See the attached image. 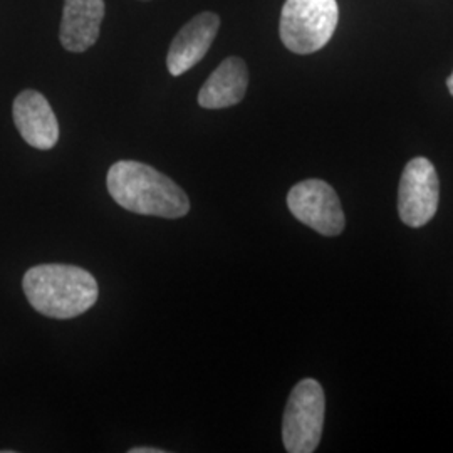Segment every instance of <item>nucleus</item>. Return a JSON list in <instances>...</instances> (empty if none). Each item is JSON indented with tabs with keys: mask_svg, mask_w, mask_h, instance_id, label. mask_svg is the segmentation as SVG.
I'll list each match as a JSON object with an SVG mask.
<instances>
[{
	"mask_svg": "<svg viewBox=\"0 0 453 453\" xmlns=\"http://www.w3.org/2000/svg\"><path fill=\"white\" fill-rule=\"evenodd\" d=\"M106 185L119 207L138 215L181 219L190 211V200L179 185L146 163H114Z\"/></svg>",
	"mask_w": 453,
	"mask_h": 453,
	"instance_id": "obj_1",
	"label": "nucleus"
},
{
	"mask_svg": "<svg viewBox=\"0 0 453 453\" xmlns=\"http://www.w3.org/2000/svg\"><path fill=\"white\" fill-rule=\"evenodd\" d=\"M22 289L37 312L54 319L81 316L99 296L95 275L67 264L35 265L24 275Z\"/></svg>",
	"mask_w": 453,
	"mask_h": 453,
	"instance_id": "obj_2",
	"label": "nucleus"
},
{
	"mask_svg": "<svg viewBox=\"0 0 453 453\" xmlns=\"http://www.w3.org/2000/svg\"><path fill=\"white\" fill-rule=\"evenodd\" d=\"M338 20L336 0H286L279 34L294 54H312L331 41Z\"/></svg>",
	"mask_w": 453,
	"mask_h": 453,
	"instance_id": "obj_3",
	"label": "nucleus"
},
{
	"mask_svg": "<svg viewBox=\"0 0 453 453\" xmlns=\"http://www.w3.org/2000/svg\"><path fill=\"white\" fill-rule=\"evenodd\" d=\"M326 398L323 387L306 378L299 381L288 400L282 420V441L289 453H312L323 435Z\"/></svg>",
	"mask_w": 453,
	"mask_h": 453,
	"instance_id": "obj_4",
	"label": "nucleus"
},
{
	"mask_svg": "<svg viewBox=\"0 0 453 453\" xmlns=\"http://www.w3.org/2000/svg\"><path fill=\"white\" fill-rule=\"evenodd\" d=\"M292 215L326 237H336L344 230V211L334 188L323 180L299 181L288 194Z\"/></svg>",
	"mask_w": 453,
	"mask_h": 453,
	"instance_id": "obj_5",
	"label": "nucleus"
},
{
	"mask_svg": "<svg viewBox=\"0 0 453 453\" xmlns=\"http://www.w3.org/2000/svg\"><path fill=\"white\" fill-rule=\"evenodd\" d=\"M440 181L434 163L423 157L410 160L398 188V213L413 228L426 226L437 213Z\"/></svg>",
	"mask_w": 453,
	"mask_h": 453,
	"instance_id": "obj_6",
	"label": "nucleus"
},
{
	"mask_svg": "<svg viewBox=\"0 0 453 453\" xmlns=\"http://www.w3.org/2000/svg\"><path fill=\"white\" fill-rule=\"evenodd\" d=\"M220 29V17L202 12L188 20L175 35L166 54V67L172 76H181L198 65L209 52Z\"/></svg>",
	"mask_w": 453,
	"mask_h": 453,
	"instance_id": "obj_7",
	"label": "nucleus"
},
{
	"mask_svg": "<svg viewBox=\"0 0 453 453\" xmlns=\"http://www.w3.org/2000/svg\"><path fill=\"white\" fill-rule=\"evenodd\" d=\"M14 123L26 143L37 150H50L59 140L58 118L48 99L34 89H26L14 99Z\"/></svg>",
	"mask_w": 453,
	"mask_h": 453,
	"instance_id": "obj_8",
	"label": "nucleus"
},
{
	"mask_svg": "<svg viewBox=\"0 0 453 453\" xmlns=\"http://www.w3.org/2000/svg\"><path fill=\"white\" fill-rule=\"evenodd\" d=\"M104 0H65L59 39L65 50L84 52L96 44Z\"/></svg>",
	"mask_w": 453,
	"mask_h": 453,
	"instance_id": "obj_9",
	"label": "nucleus"
},
{
	"mask_svg": "<svg viewBox=\"0 0 453 453\" xmlns=\"http://www.w3.org/2000/svg\"><path fill=\"white\" fill-rule=\"evenodd\" d=\"M249 86V71L241 58H226L198 93V104L205 110H224L242 101Z\"/></svg>",
	"mask_w": 453,
	"mask_h": 453,
	"instance_id": "obj_10",
	"label": "nucleus"
},
{
	"mask_svg": "<svg viewBox=\"0 0 453 453\" xmlns=\"http://www.w3.org/2000/svg\"><path fill=\"white\" fill-rule=\"evenodd\" d=\"M130 453H166V450L155 449V447H136V449H131Z\"/></svg>",
	"mask_w": 453,
	"mask_h": 453,
	"instance_id": "obj_11",
	"label": "nucleus"
},
{
	"mask_svg": "<svg viewBox=\"0 0 453 453\" xmlns=\"http://www.w3.org/2000/svg\"><path fill=\"white\" fill-rule=\"evenodd\" d=\"M447 86H449V91H450V95L453 96V73L450 74V78L447 80Z\"/></svg>",
	"mask_w": 453,
	"mask_h": 453,
	"instance_id": "obj_12",
	"label": "nucleus"
},
{
	"mask_svg": "<svg viewBox=\"0 0 453 453\" xmlns=\"http://www.w3.org/2000/svg\"><path fill=\"white\" fill-rule=\"evenodd\" d=\"M145 2H146V0H145Z\"/></svg>",
	"mask_w": 453,
	"mask_h": 453,
	"instance_id": "obj_13",
	"label": "nucleus"
}]
</instances>
